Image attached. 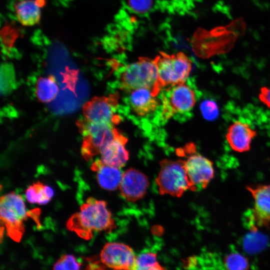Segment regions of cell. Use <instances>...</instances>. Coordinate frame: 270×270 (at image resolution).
<instances>
[{
    "label": "cell",
    "instance_id": "11",
    "mask_svg": "<svg viewBox=\"0 0 270 270\" xmlns=\"http://www.w3.org/2000/svg\"><path fill=\"white\" fill-rule=\"evenodd\" d=\"M246 189L254 199V208L250 214V228L256 230L258 228L268 226L270 224V184L248 185Z\"/></svg>",
    "mask_w": 270,
    "mask_h": 270
},
{
    "label": "cell",
    "instance_id": "16",
    "mask_svg": "<svg viewBox=\"0 0 270 270\" xmlns=\"http://www.w3.org/2000/svg\"><path fill=\"white\" fill-rule=\"evenodd\" d=\"M91 169L96 172V178L100 188L112 191L119 187L122 175L120 168L97 160L92 164Z\"/></svg>",
    "mask_w": 270,
    "mask_h": 270
},
{
    "label": "cell",
    "instance_id": "27",
    "mask_svg": "<svg viewBox=\"0 0 270 270\" xmlns=\"http://www.w3.org/2000/svg\"><path fill=\"white\" fill-rule=\"evenodd\" d=\"M258 98L270 110V87H262Z\"/></svg>",
    "mask_w": 270,
    "mask_h": 270
},
{
    "label": "cell",
    "instance_id": "26",
    "mask_svg": "<svg viewBox=\"0 0 270 270\" xmlns=\"http://www.w3.org/2000/svg\"><path fill=\"white\" fill-rule=\"evenodd\" d=\"M128 8L138 14H144L151 9L152 0H128Z\"/></svg>",
    "mask_w": 270,
    "mask_h": 270
},
{
    "label": "cell",
    "instance_id": "25",
    "mask_svg": "<svg viewBox=\"0 0 270 270\" xmlns=\"http://www.w3.org/2000/svg\"><path fill=\"white\" fill-rule=\"evenodd\" d=\"M200 108L202 116L206 120H215L219 116L218 107L213 100H204L200 104Z\"/></svg>",
    "mask_w": 270,
    "mask_h": 270
},
{
    "label": "cell",
    "instance_id": "7",
    "mask_svg": "<svg viewBox=\"0 0 270 270\" xmlns=\"http://www.w3.org/2000/svg\"><path fill=\"white\" fill-rule=\"evenodd\" d=\"M160 171L156 182L160 194L180 197L192 186L187 176L184 160L164 159L160 162Z\"/></svg>",
    "mask_w": 270,
    "mask_h": 270
},
{
    "label": "cell",
    "instance_id": "18",
    "mask_svg": "<svg viewBox=\"0 0 270 270\" xmlns=\"http://www.w3.org/2000/svg\"><path fill=\"white\" fill-rule=\"evenodd\" d=\"M54 195L53 189L48 186L38 181L30 186L26 190V200L30 204H45Z\"/></svg>",
    "mask_w": 270,
    "mask_h": 270
},
{
    "label": "cell",
    "instance_id": "20",
    "mask_svg": "<svg viewBox=\"0 0 270 270\" xmlns=\"http://www.w3.org/2000/svg\"><path fill=\"white\" fill-rule=\"evenodd\" d=\"M132 270H166L158 261L156 254L142 252L136 256Z\"/></svg>",
    "mask_w": 270,
    "mask_h": 270
},
{
    "label": "cell",
    "instance_id": "12",
    "mask_svg": "<svg viewBox=\"0 0 270 270\" xmlns=\"http://www.w3.org/2000/svg\"><path fill=\"white\" fill-rule=\"evenodd\" d=\"M148 186L147 176L140 171L130 168L122 174L119 188L126 200L136 202L144 196Z\"/></svg>",
    "mask_w": 270,
    "mask_h": 270
},
{
    "label": "cell",
    "instance_id": "19",
    "mask_svg": "<svg viewBox=\"0 0 270 270\" xmlns=\"http://www.w3.org/2000/svg\"><path fill=\"white\" fill-rule=\"evenodd\" d=\"M58 92V87L53 76L40 77L37 81L36 94L38 98L43 102L52 100Z\"/></svg>",
    "mask_w": 270,
    "mask_h": 270
},
{
    "label": "cell",
    "instance_id": "13",
    "mask_svg": "<svg viewBox=\"0 0 270 270\" xmlns=\"http://www.w3.org/2000/svg\"><path fill=\"white\" fill-rule=\"evenodd\" d=\"M126 103L136 116H150L162 108L160 100L156 98L151 90L140 88L128 92Z\"/></svg>",
    "mask_w": 270,
    "mask_h": 270
},
{
    "label": "cell",
    "instance_id": "6",
    "mask_svg": "<svg viewBox=\"0 0 270 270\" xmlns=\"http://www.w3.org/2000/svg\"><path fill=\"white\" fill-rule=\"evenodd\" d=\"M158 81V70L154 60L140 57L122 70L119 78L121 90L128 92L140 88H147L152 92Z\"/></svg>",
    "mask_w": 270,
    "mask_h": 270
},
{
    "label": "cell",
    "instance_id": "1",
    "mask_svg": "<svg viewBox=\"0 0 270 270\" xmlns=\"http://www.w3.org/2000/svg\"><path fill=\"white\" fill-rule=\"evenodd\" d=\"M112 213L106 202L89 198L78 212L73 214L66 222L68 229L85 240L92 238L96 232H110L116 228Z\"/></svg>",
    "mask_w": 270,
    "mask_h": 270
},
{
    "label": "cell",
    "instance_id": "3",
    "mask_svg": "<svg viewBox=\"0 0 270 270\" xmlns=\"http://www.w3.org/2000/svg\"><path fill=\"white\" fill-rule=\"evenodd\" d=\"M154 60L158 70L157 83L152 92L155 96L163 88L186 82L192 68L191 60L182 52H160Z\"/></svg>",
    "mask_w": 270,
    "mask_h": 270
},
{
    "label": "cell",
    "instance_id": "15",
    "mask_svg": "<svg viewBox=\"0 0 270 270\" xmlns=\"http://www.w3.org/2000/svg\"><path fill=\"white\" fill-rule=\"evenodd\" d=\"M128 138L119 131L114 138L100 151V160L107 165L120 168L124 166L129 158L125 146Z\"/></svg>",
    "mask_w": 270,
    "mask_h": 270
},
{
    "label": "cell",
    "instance_id": "22",
    "mask_svg": "<svg viewBox=\"0 0 270 270\" xmlns=\"http://www.w3.org/2000/svg\"><path fill=\"white\" fill-rule=\"evenodd\" d=\"M256 230H252L244 241V248L249 253H255L261 250L266 245V238Z\"/></svg>",
    "mask_w": 270,
    "mask_h": 270
},
{
    "label": "cell",
    "instance_id": "2",
    "mask_svg": "<svg viewBox=\"0 0 270 270\" xmlns=\"http://www.w3.org/2000/svg\"><path fill=\"white\" fill-rule=\"evenodd\" d=\"M197 100L196 91L188 82L162 90L160 120L164 122L171 118L184 120L192 110Z\"/></svg>",
    "mask_w": 270,
    "mask_h": 270
},
{
    "label": "cell",
    "instance_id": "17",
    "mask_svg": "<svg viewBox=\"0 0 270 270\" xmlns=\"http://www.w3.org/2000/svg\"><path fill=\"white\" fill-rule=\"evenodd\" d=\"M18 22L24 26H32L40 20V8L34 0H20L14 5Z\"/></svg>",
    "mask_w": 270,
    "mask_h": 270
},
{
    "label": "cell",
    "instance_id": "8",
    "mask_svg": "<svg viewBox=\"0 0 270 270\" xmlns=\"http://www.w3.org/2000/svg\"><path fill=\"white\" fill-rule=\"evenodd\" d=\"M78 126L84 138L81 154L87 161L100 154L118 131L114 126L94 123L86 119L80 120Z\"/></svg>",
    "mask_w": 270,
    "mask_h": 270
},
{
    "label": "cell",
    "instance_id": "5",
    "mask_svg": "<svg viewBox=\"0 0 270 270\" xmlns=\"http://www.w3.org/2000/svg\"><path fill=\"white\" fill-rule=\"evenodd\" d=\"M136 256L126 244L108 242L98 256L84 258L86 264L84 270H132Z\"/></svg>",
    "mask_w": 270,
    "mask_h": 270
},
{
    "label": "cell",
    "instance_id": "24",
    "mask_svg": "<svg viewBox=\"0 0 270 270\" xmlns=\"http://www.w3.org/2000/svg\"><path fill=\"white\" fill-rule=\"evenodd\" d=\"M82 264L72 254L61 256L53 266V270H80Z\"/></svg>",
    "mask_w": 270,
    "mask_h": 270
},
{
    "label": "cell",
    "instance_id": "28",
    "mask_svg": "<svg viewBox=\"0 0 270 270\" xmlns=\"http://www.w3.org/2000/svg\"><path fill=\"white\" fill-rule=\"evenodd\" d=\"M36 4L40 8L43 7L46 4V0H35Z\"/></svg>",
    "mask_w": 270,
    "mask_h": 270
},
{
    "label": "cell",
    "instance_id": "9",
    "mask_svg": "<svg viewBox=\"0 0 270 270\" xmlns=\"http://www.w3.org/2000/svg\"><path fill=\"white\" fill-rule=\"evenodd\" d=\"M184 149L189 154L185 168L192 191L205 188L214 176L212 162L197 152L194 144H188Z\"/></svg>",
    "mask_w": 270,
    "mask_h": 270
},
{
    "label": "cell",
    "instance_id": "23",
    "mask_svg": "<svg viewBox=\"0 0 270 270\" xmlns=\"http://www.w3.org/2000/svg\"><path fill=\"white\" fill-rule=\"evenodd\" d=\"M227 270H248V262L247 259L238 252H232L228 254L224 260Z\"/></svg>",
    "mask_w": 270,
    "mask_h": 270
},
{
    "label": "cell",
    "instance_id": "21",
    "mask_svg": "<svg viewBox=\"0 0 270 270\" xmlns=\"http://www.w3.org/2000/svg\"><path fill=\"white\" fill-rule=\"evenodd\" d=\"M16 76L14 68L11 64H2L0 68V92L6 95L10 92L16 86Z\"/></svg>",
    "mask_w": 270,
    "mask_h": 270
},
{
    "label": "cell",
    "instance_id": "14",
    "mask_svg": "<svg viewBox=\"0 0 270 270\" xmlns=\"http://www.w3.org/2000/svg\"><path fill=\"white\" fill-rule=\"evenodd\" d=\"M256 136V132L248 124L236 120L228 128L226 138L233 150L244 152L250 150L252 140Z\"/></svg>",
    "mask_w": 270,
    "mask_h": 270
},
{
    "label": "cell",
    "instance_id": "10",
    "mask_svg": "<svg viewBox=\"0 0 270 270\" xmlns=\"http://www.w3.org/2000/svg\"><path fill=\"white\" fill-rule=\"evenodd\" d=\"M119 98L118 94L92 98L84 106L85 119L100 124L114 126L118 124L120 118L116 114V110Z\"/></svg>",
    "mask_w": 270,
    "mask_h": 270
},
{
    "label": "cell",
    "instance_id": "4",
    "mask_svg": "<svg viewBox=\"0 0 270 270\" xmlns=\"http://www.w3.org/2000/svg\"><path fill=\"white\" fill-rule=\"evenodd\" d=\"M39 210L27 211L22 196L14 192L2 196L0 200V226L6 229L7 235L19 242L24 232V222L28 217L34 220Z\"/></svg>",
    "mask_w": 270,
    "mask_h": 270
}]
</instances>
